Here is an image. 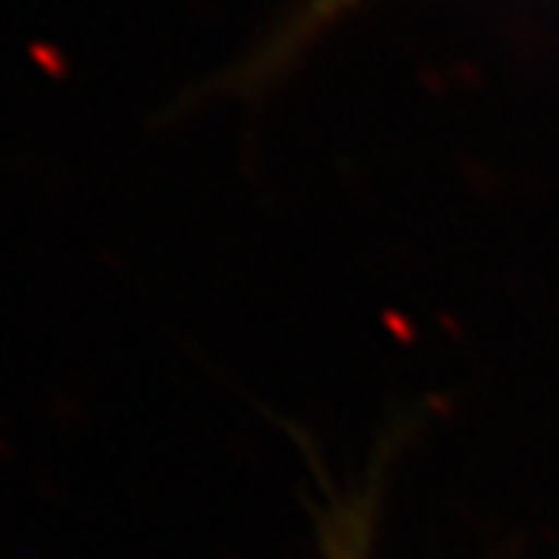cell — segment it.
Segmentation results:
<instances>
[{
    "label": "cell",
    "instance_id": "obj_1",
    "mask_svg": "<svg viewBox=\"0 0 559 559\" xmlns=\"http://www.w3.org/2000/svg\"><path fill=\"white\" fill-rule=\"evenodd\" d=\"M364 0H308L299 10V16L283 28V35L274 40L271 50H264V62L274 66V62L286 60V57H296V50L305 47L308 40H314L330 28L333 22H340L345 13H352L355 7H360Z\"/></svg>",
    "mask_w": 559,
    "mask_h": 559
},
{
    "label": "cell",
    "instance_id": "obj_2",
    "mask_svg": "<svg viewBox=\"0 0 559 559\" xmlns=\"http://www.w3.org/2000/svg\"><path fill=\"white\" fill-rule=\"evenodd\" d=\"M326 557L367 559L370 554V510L367 503H348L326 516Z\"/></svg>",
    "mask_w": 559,
    "mask_h": 559
}]
</instances>
